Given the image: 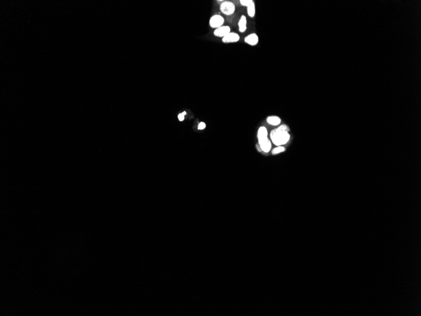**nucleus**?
I'll return each instance as SVG.
<instances>
[{
	"instance_id": "obj_1",
	"label": "nucleus",
	"mask_w": 421,
	"mask_h": 316,
	"mask_svg": "<svg viewBox=\"0 0 421 316\" xmlns=\"http://www.w3.org/2000/svg\"><path fill=\"white\" fill-rule=\"evenodd\" d=\"M271 138L272 143L277 146H281L286 144L289 139L290 134L288 131L276 128L271 132Z\"/></svg>"
},
{
	"instance_id": "obj_2",
	"label": "nucleus",
	"mask_w": 421,
	"mask_h": 316,
	"mask_svg": "<svg viewBox=\"0 0 421 316\" xmlns=\"http://www.w3.org/2000/svg\"><path fill=\"white\" fill-rule=\"evenodd\" d=\"M257 138L258 145L261 148L262 151L265 153H268L271 148V142L268 139V131L266 127L261 126L259 128L257 133Z\"/></svg>"
},
{
	"instance_id": "obj_3",
	"label": "nucleus",
	"mask_w": 421,
	"mask_h": 316,
	"mask_svg": "<svg viewBox=\"0 0 421 316\" xmlns=\"http://www.w3.org/2000/svg\"><path fill=\"white\" fill-rule=\"evenodd\" d=\"M235 5L231 2H224L220 5L221 12L225 15H231L235 11Z\"/></svg>"
},
{
	"instance_id": "obj_4",
	"label": "nucleus",
	"mask_w": 421,
	"mask_h": 316,
	"mask_svg": "<svg viewBox=\"0 0 421 316\" xmlns=\"http://www.w3.org/2000/svg\"><path fill=\"white\" fill-rule=\"evenodd\" d=\"M225 22L224 18L220 15H214L212 16L209 19V25L211 28L217 29L220 27L223 26Z\"/></svg>"
},
{
	"instance_id": "obj_5",
	"label": "nucleus",
	"mask_w": 421,
	"mask_h": 316,
	"mask_svg": "<svg viewBox=\"0 0 421 316\" xmlns=\"http://www.w3.org/2000/svg\"><path fill=\"white\" fill-rule=\"evenodd\" d=\"M240 40V35L235 32H230L226 36L222 38L223 43H235Z\"/></svg>"
},
{
	"instance_id": "obj_6",
	"label": "nucleus",
	"mask_w": 421,
	"mask_h": 316,
	"mask_svg": "<svg viewBox=\"0 0 421 316\" xmlns=\"http://www.w3.org/2000/svg\"><path fill=\"white\" fill-rule=\"evenodd\" d=\"M244 41L246 44H247L250 46H255L257 45L258 43V41H259L258 36L255 33L250 34L245 37Z\"/></svg>"
},
{
	"instance_id": "obj_7",
	"label": "nucleus",
	"mask_w": 421,
	"mask_h": 316,
	"mask_svg": "<svg viewBox=\"0 0 421 316\" xmlns=\"http://www.w3.org/2000/svg\"><path fill=\"white\" fill-rule=\"evenodd\" d=\"M231 32V29L229 26H222L214 31V35L218 37H224L227 34Z\"/></svg>"
},
{
	"instance_id": "obj_8",
	"label": "nucleus",
	"mask_w": 421,
	"mask_h": 316,
	"mask_svg": "<svg viewBox=\"0 0 421 316\" xmlns=\"http://www.w3.org/2000/svg\"><path fill=\"white\" fill-rule=\"evenodd\" d=\"M238 29L241 33H244L247 29V19L244 15L241 16L238 21Z\"/></svg>"
},
{
	"instance_id": "obj_9",
	"label": "nucleus",
	"mask_w": 421,
	"mask_h": 316,
	"mask_svg": "<svg viewBox=\"0 0 421 316\" xmlns=\"http://www.w3.org/2000/svg\"><path fill=\"white\" fill-rule=\"evenodd\" d=\"M267 122L271 125L277 126L281 122V120L277 116H269L267 118Z\"/></svg>"
},
{
	"instance_id": "obj_10",
	"label": "nucleus",
	"mask_w": 421,
	"mask_h": 316,
	"mask_svg": "<svg viewBox=\"0 0 421 316\" xmlns=\"http://www.w3.org/2000/svg\"><path fill=\"white\" fill-rule=\"evenodd\" d=\"M247 14L250 18H253L255 15V5L253 2L251 5L247 7Z\"/></svg>"
},
{
	"instance_id": "obj_11",
	"label": "nucleus",
	"mask_w": 421,
	"mask_h": 316,
	"mask_svg": "<svg viewBox=\"0 0 421 316\" xmlns=\"http://www.w3.org/2000/svg\"><path fill=\"white\" fill-rule=\"evenodd\" d=\"M284 150H285L284 147H282V146H279L278 147L274 148V149L272 150V154L275 155V154H277V153H279L283 152Z\"/></svg>"
},
{
	"instance_id": "obj_12",
	"label": "nucleus",
	"mask_w": 421,
	"mask_h": 316,
	"mask_svg": "<svg viewBox=\"0 0 421 316\" xmlns=\"http://www.w3.org/2000/svg\"><path fill=\"white\" fill-rule=\"evenodd\" d=\"M253 2V0H240V3L245 7H248Z\"/></svg>"
},
{
	"instance_id": "obj_13",
	"label": "nucleus",
	"mask_w": 421,
	"mask_h": 316,
	"mask_svg": "<svg viewBox=\"0 0 421 316\" xmlns=\"http://www.w3.org/2000/svg\"><path fill=\"white\" fill-rule=\"evenodd\" d=\"M278 129H280V130H283V131H288V132H289V127H288L287 125H286V124H283V125H281V126H280L278 128Z\"/></svg>"
},
{
	"instance_id": "obj_14",
	"label": "nucleus",
	"mask_w": 421,
	"mask_h": 316,
	"mask_svg": "<svg viewBox=\"0 0 421 316\" xmlns=\"http://www.w3.org/2000/svg\"><path fill=\"white\" fill-rule=\"evenodd\" d=\"M206 124L203 122H201V123H200L198 125V129H200V130L204 129L206 128Z\"/></svg>"
},
{
	"instance_id": "obj_15",
	"label": "nucleus",
	"mask_w": 421,
	"mask_h": 316,
	"mask_svg": "<svg viewBox=\"0 0 421 316\" xmlns=\"http://www.w3.org/2000/svg\"><path fill=\"white\" fill-rule=\"evenodd\" d=\"M184 116H185V115H184L183 113L179 114L178 115V120H179L180 121H184Z\"/></svg>"
},
{
	"instance_id": "obj_16",
	"label": "nucleus",
	"mask_w": 421,
	"mask_h": 316,
	"mask_svg": "<svg viewBox=\"0 0 421 316\" xmlns=\"http://www.w3.org/2000/svg\"><path fill=\"white\" fill-rule=\"evenodd\" d=\"M256 147L257 148V150H258V151H260H260H262V150H261V148H260V145H259L258 144H257V145H256Z\"/></svg>"
}]
</instances>
